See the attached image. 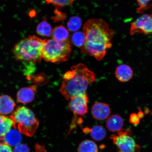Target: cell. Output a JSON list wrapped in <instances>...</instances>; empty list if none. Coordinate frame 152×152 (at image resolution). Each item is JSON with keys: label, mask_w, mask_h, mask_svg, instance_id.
I'll return each instance as SVG.
<instances>
[{"label": "cell", "mask_w": 152, "mask_h": 152, "mask_svg": "<svg viewBox=\"0 0 152 152\" xmlns=\"http://www.w3.org/2000/svg\"><path fill=\"white\" fill-rule=\"evenodd\" d=\"M83 31L86 39L81 47L82 53L101 60L112 46L111 41L115 34L113 30L102 19L93 18L85 24Z\"/></svg>", "instance_id": "1"}, {"label": "cell", "mask_w": 152, "mask_h": 152, "mask_svg": "<svg viewBox=\"0 0 152 152\" xmlns=\"http://www.w3.org/2000/svg\"><path fill=\"white\" fill-rule=\"evenodd\" d=\"M60 92L66 100L86 94L90 85L96 81V76L92 71L82 63L72 66L71 70L63 76Z\"/></svg>", "instance_id": "2"}, {"label": "cell", "mask_w": 152, "mask_h": 152, "mask_svg": "<svg viewBox=\"0 0 152 152\" xmlns=\"http://www.w3.org/2000/svg\"><path fill=\"white\" fill-rule=\"evenodd\" d=\"M44 40L30 36L21 40L15 45L12 53L15 59L19 61L35 63L41 61Z\"/></svg>", "instance_id": "3"}, {"label": "cell", "mask_w": 152, "mask_h": 152, "mask_svg": "<svg viewBox=\"0 0 152 152\" xmlns=\"http://www.w3.org/2000/svg\"><path fill=\"white\" fill-rule=\"evenodd\" d=\"M72 48L71 43L68 40L61 42L53 39H44L42 58L45 61L56 64L67 61Z\"/></svg>", "instance_id": "4"}, {"label": "cell", "mask_w": 152, "mask_h": 152, "mask_svg": "<svg viewBox=\"0 0 152 152\" xmlns=\"http://www.w3.org/2000/svg\"><path fill=\"white\" fill-rule=\"evenodd\" d=\"M10 117L15 129L28 137L35 134L39 126V121L31 110L25 106H20L13 111Z\"/></svg>", "instance_id": "5"}, {"label": "cell", "mask_w": 152, "mask_h": 152, "mask_svg": "<svg viewBox=\"0 0 152 152\" xmlns=\"http://www.w3.org/2000/svg\"><path fill=\"white\" fill-rule=\"evenodd\" d=\"M68 107L73 113V117L69 126L67 134H69L83 122L81 116L86 114L88 110V96L86 94L80 95L72 98L70 100Z\"/></svg>", "instance_id": "6"}, {"label": "cell", "mask_w": 152, "mask_h": 152, "mask_svg": "<svg viewBox=\"0 0 152 152\" xmlns=\"http://www.w3.org/2000/svg\"><path fill=\"white\" fill-rule=\"evenodd\" d=\"M132 132L130 129L122 128L118 132V135L110 137L116 146L117 152H139L141 146L137 144L132 137Z\"/></svg>", "instance_id": "7"}, {"label": "cell", "mask_w": 152, "mask_h": 152, "mask_svg": "<svg viewBox=\"0 0 152 152\" xmlns=\"http://www.w3.org/2000/svg\"><path fill=\"white\" fill-rule=\"evenodd\" d=\"M136 33L146 35L152 33V15H142L132 22L130 34L133 35Z\"/></svg>", "instance_id": "8"}, {"label": "cell", "mask_w": 152, "mask_h": 152, "mask_svg": "<svg viewBox=\"0 0 152 152\" xmlns=\"http://www.w3.org/2000/svg\"><path fill=\"white\" fill-rule=\"evenodd\" d=\"M91 112L94 118L101 121H104L109 117L111 110L107 104L96 102L92 106Z\"/></svg>", "instance_id": "9"}, {"label": "cell", "mask_w": 152, "mask_h": 152, "mask_svg": "<svg viewBox=\"0 0 152 152\" xmlns=\"http://www.w3.org/2000/svg\"><path fill=\"white\" fill-rule=\"evenodd\" d=\"M37 86L33 85L20 89L17 93V98L20 103L26 104L33 102L37 92Z\"/></svg>", "instance_id": "10"}, {"label": "cell", "mask_w": 152, "mask_h": 152, "mask_svg": "<svg viewBox=\"0 0 152 152\" xmlns=\"http://www.w3.org/2000/svg\"><path fill=\"white\" fill-rule=\"evenodd\" d=\"M115 77L121 82H127L132 78L133 71L127 64H122L117 66L115 71Z\"/></svg>", "instance_id": "11"}, {"label": "cell", "mask_w": 152, "mask_h": 152, "mask_svg": "<svg viewBox=\"0 0 152 152\" xmlns=\"http://www.w3.org/2000/svg\"><path fill=\"white\" fill-rule=\"evenodd\" d=\"M15 106V101L10 96L7 95L0 96V114L7 115L12 113Z\"/></svg>", "instance_id": "12"}, {"label": "cell", "mask_w": 152, "mask_h": 152, "mask_svg": "<svg viewBox=\"0 0 152 152\" xmlns=\"http://www.w3.org/2000/svg\"><path fill=\"white\" fill-rule=\"evenodd\" d=\"M83 130L85 134H90L91 137L97 141L103 140L107 134L105 128L100 125H95L92 128L86 127L83 129Z\"/></svg>", "instance_id": "13"}, {"label": "cell", "mask_w": 152, "mask_h": 152, "mask_svg": "<svg viewBox=\"0 0 152 152\" xmlns=\"http://www.w3.org/2000/svg\"><path fill=\"white\" fill-rule=\"evenodd\" d=\"M106 124V127L110 132H118L122 128L124 121L120 115L115 114L108 118Z\"/></svg>", "instance_id": "14"}, {"label": "cell", "mask_w": 152, "mask_h": 152, "mask_svg": "<svg viewBox=\"0 0 152 152\" xmlns=\"http://www.w3.org/2000/svg\"><path fill=\"white\" fill-rule=\"evenodd\" d=\"M5 143L12 147L20 144L22 140L20 133L15 129H10L5 134L4 139Z\"/></svg>", "instance_id": "15"}, {"label": "cell", "mask_w": 152, "mask_h": 152, "mask_svg": "<svg viewBox=\"0 0 152 152\" xmlns=\"http://www.w3.org/2000/svg\"><path fill=\"white\" fill-rule=\"evenodd\" d=\"M14 125V121L11 118L0 115V140L4 139L7 133Z\"/></svg>", "instance_id": "16"}, {"label": "cell", "mask_w": 152, "mask_h": 152, "mask_svg": "<svg viewBox=\"0 0 152 152\" xmlns=\"http://www.w3.org/2000/svg\"><path fill=\"white\" fill-rule=\"evenodd\" d=\"M53 39L59 41L68 40L69 37V32L63 26H57L53 30L52 34Z\"/></svg>", "instance_id": "17"}, {"label": "cell", "mask_w": 152, "mask_h": 152, "mask_svg": "<svg viewBox=\"0 0 152 152\" xmlns=\"http://www.w3.org/2000/svg\"><path fill=\"white\" fill-rule=\"evenodd\" d=\"M77 152H99L97 145L94 141L85 140L80 144Z\"/></svg>", "instance_id": "18"}, {"label": "cell", "mask_w": 152, "mask_h": 152, "mask_svg": "<svg viewBox=\"0 0 152 152\" xmlns=\"http://www.w3.org/2000/svg\"><path fill=\"white\" fill-rule=\"evenodd\" d=\"M37 33L39 35L45 37H49L52 35V30L50 25L44 20L38 25Z\"/></svg>", "instance_id": "19"}, {"label": "cell", "mask_w": 152, "mask_h": 152, "mask_svg": "<svg viewBox=\"0 0 152 152\" xmlns=\"http://www.w3.org/2000/svg\"><path fill=\"white\" fill-rule=\"evenodd\" d=\"M82 20L79 17L74 16L69 19L67 23V27L69 31L76 32L81 27Z\"/></svg>", "instance_id": "20"}, {"label": "cell", "mask_w": 152, "mask_h": 152, "mask_svg": "<svg viewBox=\"0 0 152 152\" xmlns=\"http://www.w3.org/2000/svg\"><path fill=\"white\" fill-rule=\"evenodd\" d=\"M72 39V42L75 46L82 47L85 43V36L83 32H77L73 34Z\"/></svg>", "instance_id": "21"}, {"label": "cell", "mask_w": 152, "mask_h": 152, "mask_svg": "<svg viewBox=\"0 0 152 152\" xmlns=\"http://www.w3.org/2000/svg\"><path fill=\"white\" fill-rule=\"evenodd\" d=\"M48 4H51L55 6L62 7L72 4L75 0H45Z\"/></svg>", "instance_id": "22"}, {"label": "cell", "mask_w": 152, "mask_h": 152, "mask_svg": "<svg viewBox=\"0 0 152 152\" xmlns=\"http://www.w3.org/2000/svg\"><path fill=\"white\" fill-rule=\"evenodd\" d=\"M151 0H137L139 7L137 9L138 12L142 13L146 10L148 6V5Z\"/></svg>", "instance_id": "23"}, {"label": "cell", "mask_w": 152, "mask_h": 152, "mask_svg": "<svg viewBox=\"0 0 152 152\" xmlns=\"http://www.w3.org/2000/svg\"><path fill=\"white\" fill-rule=\"evenodd\" d=\"M13 152H30L29 148L26 144H20L15 146Z\"/></svg>", "instance_id": "24"}, {"label": "cell", "mask_w": 152, "mask_h": 152, "mask_svg": "<svg viewBox=\"0 0 152 152\" xmlns=\"http://www.w3.org/2000/svg\"><path fill=\"white\" fill-rule=\"evenodd\" d=\"M140 121V119L137 114L132 113L131 114L129 119V122L131 124L134 125H137L139 124Z\"/></svg>", "instance_id": "25"}, {"label": "cell", "mask_w": 152, "mask_h": 152, "mask_svg": "<svg viewBox=\"0 0 152 152\" xmlns=\"http://www.w3.org/2000/svg\"><path fill=\"white\" fill-rule=\"evenodd\" d=\"M0 152H13L12 150L9 146L5 143H0Z\"/></svg>", "instance_id": "26"}, {"label": "cell", "mask_w": 152, "mask_h": 152, "mask_svg": "<svg viewBox=\"0 0 152 152\" xmlns=\"http://www.w3.org/2000/svg\"><path fill=\"white\" fill-rule=\"evenodd\" d=\"M137 115L140 119H142L144 117V114L141 110H139V111H138Z\"/></svg>", "instance_id": "27"}, {"label": "cell", "mask_w": 152, "mask_h": 152, "mask_svg": "<svg viewBox=\"0 0 152 152\" xmlns=\"http://www.w3.org/2000/svg\"></svg>", "instance_id": "28"}]
</instances>
